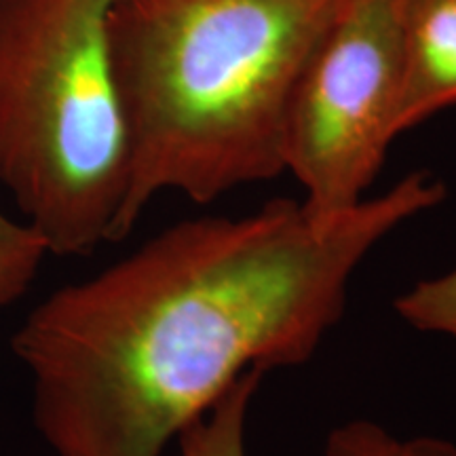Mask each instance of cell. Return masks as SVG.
<instances>
[{
    "mask_svg": "<svg viewBox=\"0 0 456 456\" xmlns=\"http://www.w3.org/2000/svg\"><path fill=\"white\" fill-rule=\"evenodd\" d=\"M342 0H117L108 30L131 135L117 241L148 203H197L285 171L289 104Z\"/></svg>",
    "mask_w": 456,
    "mask_h": 456,
    "instance_id": "obj_2",
    "label": "cell"
},
{
    "mask_svg": "<svg viewBox=\"0 0 456 456\" xmlns=\"http://www.w3.org/2000/svg\"><path fill=\"white\" fill-rule=\"evenodd\" d=\"M395 313L420 332L444 334L456 340V269L425 279L397 296Z\"/></svg>",
    "mask_w": 456,
    "mask_h": 456,
    "instance_id": "obj_9",
    "label": "cell"
},
{
    "mask_svg": "<svg viewBox=\"0 0 456 456\" xmlns=\"http://www.w3.org/2000/svg\"><path fill=\"white\" fill-rule=\"evenodd\" d=\"M406 0H342L296 85L285 123V171L305 208H357L397 138Z\"/></svg>",
    "mask_w": 456,
    "mask_h": 456,
    "instance_id": "obj_4",
    "label": "cell"
},
{
    "mask_svg": "<svg viewBox=\"0 0 456 456\" xmlns=\"http://www.w3.org/2000/svg\"><path fill=\"white\" fill-rule=\"evenodd\" d=\"M47 256V245L34 228L0 209V309L24 298Z\"/></svg>",
    "mask_w": 456,
    "mask_h": 456,
    "instance_id": "obj_8",
    "label": "cell"
},
{
    "mask_svg": "<svg viewBox=\"0 0 456 456\" xmlns=\"http://www.w3.org/2000/svg\"><path fill=\"white\" fill-rule=\"evenodd\" d=\"M397 135L456 104V0H406Z\"/></svg>",
    "mask_w": 456,
    "mask_h": 456,
    "instance_id": "obj_5",
    "label": "cell"
},
{
    "mask_svg": "<svg viewBox=\"0 0 456 456\" xmlns=\"http://www.w3.org/2000/svg\"><path fill=\"white\" fill-rule=\"evenodd\" d=\"M323 456H456V444L436 436L403 440L374 420L357 419L328 433Z\"/></svg>",
    "mask_w": 456,
    "mask_h": 456,
    "instance_id": "obj_7",
    "label": "cell"
},
{
    "mask_svg": "<svg viewBox=\"0 0 456 456\" xmlns=\"http://www.w3.org/2000/svg\"><path fill=\"white\" fill-rule=\"evenodd\" d=\"M444 199L414 171L338 216L277 199L184 220L55 289L11 338L37 431L53 456H163L245 372L311 362L363 260Z\"/></svg>",
    "mask_w": 456,
    "mask_h": 456,
    "instance_id": "obj_1",
    "label": "cell"
},
{
    "mask_svg": "<svg viewBox=\"0 0 456 456\" xmlns=\"http://www.w3.org/2000/svg\"><path fill=\"white\" fill-rule=\"evenodd\" d=\"M265 370H249L178 436L180 456H248V416Z\"/></svg>",
    "mask_w": 456,
    "mask_h": 456,
    "instance_id": "obj_6",
    "label": "cell"
},
{
    "mask_svg": "<svg viewBox=\"0 0 456 456\" xmlns=\"http://www.w3.org/2000/svg\"><path fill=\"white\" fill-rule=\"evenodd\" d=\"M117 0H0V182L49 256L117 241L131 135L110 49Z\"/></svg>",
    "mask_w": 456,
    "mask_h": 456,
    "instance_id": "obj_3",
    "label": "cell"
}]
</instances>
